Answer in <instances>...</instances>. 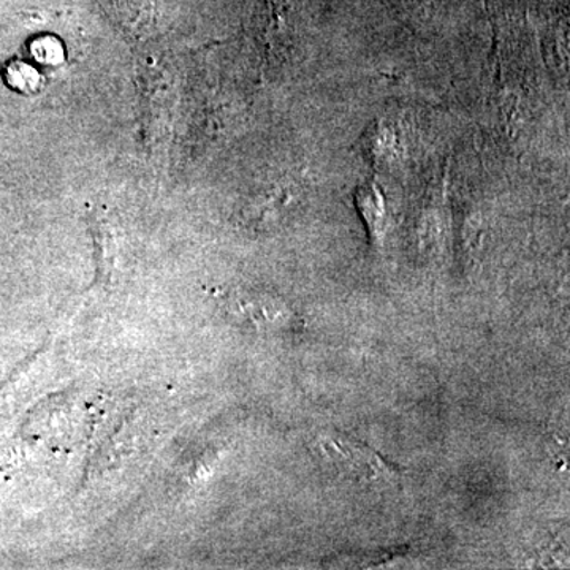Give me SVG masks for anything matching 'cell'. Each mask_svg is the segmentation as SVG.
Listing matches in <instances>:
<instances>
[{
  "label": "cell",
  "instance_id": "cell-1",
  "mask_svg": "<svg viewBox=\"0 0 570 570\" xmlns=\"http://www.w3.org/2000/svg\"><path fill=\"white\" fill-rule=\"evenodd\" d=\"M318 452L322 460L358 482H392L395 479L392 469L377 453L341 434H321Z\"/></svg>",
  "mask_w": 570,
  "mask_h": 570
},
{
  "label": "cell",
  "instance_id": "cell-3",
  "mask_svg": "<svg viewBox=\"0 0 570 570\" xmlns=\"http://www.w3.org/2000/svg\"><path fill=\"white\" fill-rule=\"evenodd\" d=\"M89 227L96 245L97 272L100 279H108L115 269L116 243L110 224L97 216L89 217Z\"/></svg>",
  "mask_w": 570,
  "mask_h": 570
},
{
  "label": "cell",
  "instance_id": "cell-2",
  "mask_svg": "<svg viewBox=\"0 0 570 570\" xmlns=\"http://www.w3.org/2000/svg\"><path fill=\"white\" fill-rule=\"evenodd\" d=\"M227 313L236 324L269 332L291 322L287 306L269 295L242 294L228 299Z\"/></svg>",
  "mask_w": 570,
  "mask_h": 570
}]
</instances>
